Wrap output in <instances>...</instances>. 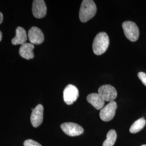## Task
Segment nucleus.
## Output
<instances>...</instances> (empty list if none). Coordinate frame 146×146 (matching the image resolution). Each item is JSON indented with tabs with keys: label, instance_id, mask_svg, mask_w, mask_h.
I'll return each mask as SVG.
<instances>
[{
	"label": "nucleus",
	"instance_id": "14",
	"mask_svg": "<svg viewBox=\"0 0 146 146\" xmlns=\"http://www.w3.org/2000/svg\"><path fill=\"white\" fill-rule=\"evenodd\" d=\"M146 121L143 117L135 121L131 125L129 131L131 133L135 134L141 131L146 125Z\"/></svg>",
	"mask_w": 146,
	"mask_h": 146
},
{
	"label": "nucleus",
	"instance_id": "2",
	"mask_svg": "<svg viewBox=\"0 0 146 146\" xmlns=\"http://www.w3.org/2000/svg\"><path fill=\"white\" fill-rule=\"evenodd\" d=\"M110 45V38L104 32L99 33L93 43V52L96 55H101L106 52Z\"/></svg>",
	"mask_w": 146,
	"mask_h": 146
},
{
	"label": "nucleus",
	"instance_id": "1",
	"mask_svg": "<svg viewBox=\"0 0 146 146\" xmlns=\"http://www.w3.org/2000/svg\"><path fill=\"white\" fill-rule=\"evenodd\" d=\"M97 8L93 0H84L82 1L80 12L79 18L82 22H86L92 19L96 13Z\"/></svg>",
	"mask_w": 146,
	"mask_h": 146
},
{
	"label": "nucleus",
	"instance_id": "18",
	"mask_svg": "<svg viewBox=\"0 0 146 146\" xmlns=\"http://www.w3.org/2000/svg\"><path fill=\"white\" fill-rule=\"evenodd\" d=\"M3 20V16L2 13L0 12V24L2 22Z\"/></svg>",
	"mask_w": 146,
	"mask_h": 146
},
{
	"label": "nucleus",
	"instance_id": "4",
	"mask_svg": "<svg viewBox=\"0 0 146 146\" xmlns=\"http://www.w3.org/2000/svg\"><path fill=\"white\" fill-rule=\"evenodd\" d=\"M116 109L117 104L116 102L114 101L110 102L100 110V117L101 119L106 122L111 121L115 116Z\"/></svg>",
	"mask_w": 146,
	"mask_h": 146
},
{
	"label": "nucleus",
	"instance_id": "19",
	"mask_svg": "<svg viewBox=\"0 0 146 146\" xmlns=\"http://www.w3.org/2000/svg\"><path fill=\"white\" fill-rule=\"evenodd\" d=\"M2 34L1 31H0V41L2 40Z\"/></svg>",
	"mask_w": 146,
	"mask_h": 146
},
{
	"label": "nucleus",
	"instance_id": "13",
	"mask_svg": "<svg viewBox=\"0 0 146 146\" xmlns=\"http://www.w3.org/2000/svg\"><path fill=\"white\" fill-rule=\"evenodd\" d=\"M27 35L24 28L21 27H18L16 29V35L12 40L11 43L14 45H22L26 43Z\"/></svg>",
	"mask_w": 146,
	"mask_h": 146
},
{
	"label": "nucleus",
	"instance_id": "5",
	"mask_svg": "<svg viewBox=\"0 0 146 146\" xmlns=\"http://www.w3.org/2000/svg\"><path fill=\"white\" fill-rule=\"evenodd\" d=\"M79 96L78 89L73 84H68L63 91V100L68 105L74 104Z\"/></svg>",
	"mask_w": 146,
	"mask_h": 146
},
{
	"label": "nucleus",
	"instance_id": "8",
	"mask_svg": "<svg viewBox=\"0 0 146 146\" xmlns=\"http://www.w3.org/2000/svg\"><path fill=\"white\" fill-rule=\"evenodd\" d=\"M32 11L33 15L37 19H41L46 15L47 6L43 0H35L33 3Z\"/></svg>",
	"mask_w": 146,
	"mask_h": 146
},
{
	"label": "nucleus",
	"instance_id": "12",
	"mask_svg": "<svg viewBox=\"0 0 146 146\" xmlns=\"http://www.w3.org/2000/svg\"><path fill=\"white\" fill-rule=\"evenodd\" d=\"M34 45L31 43H25L21 45L19 50V54L22 58L26 60H31L34 58L33 50Z\"/></svg>",
	"mask_w": 146,
	"mask_h": 146
},
{
	"label": "nucleus",
	"instance_id": "16",
	"mask_svg": "<svg viewBox=\"0 0 146 146\" xmlns=\"http://www.w3.org/2000/svg\"><path fill=\"white\" fill-rule=\"evenodd\" d=\"M23 146H42L41 144L37 142L36 141L31 139L27 140L23 143Z\"/></svg>",
	"mask_w": 146,
	"mask_h": 146
},
{
	"label": "nucleus",
	"instance_id": "10",
	"mask_svg": "<svg viewBox=\"0 0 146 146\" xmlns=\"http://www.w3.org/2000/svg\"><path fill=\"white\" fill-rule=\"evenodd\" d=\"M43 119V107L41 104H38L31 113V121L33 126L38 127L42 124Z\"/></svg>",
	"mask_w": 146,
	"mask_h": 146
},
{
	"label": "nucleus",
	"instance_id": "9",
	"mask_svg": "<svg viewBox=\"0 0 146 146\" xmlns=\"http://www.w3.org/2000/svg\"><path fill=\"white\" fill-rule=\"evenodd\" d=\"M28 37L31 44H40L44 41V35L40 29L36 27L31 28L28 31Z\"/></svg>",
	"mask_w": 146,
	"mask_h": 146
},
{
	"label": "nucleus",
	"instance_id": "17",
	"mask_svg": "<svg viewBox=\"0 0 146 146\" xmlns=\"http://www.w3.org/2000/svg\"><path fill=\"white\" fill-rule=\"evenodd\" d=\"M138 77L142 81L143 84L146 86V74L143 72H139L138 73Z\"/></svg>",
	"mask_w": 146,
	"mask_h": 146
},
{
	"label": "nucleus",
	"instance_id": "6",
	"mask_svg": "<svg viewBox=\"0 0 146 146\" xmlns=\"http://www.w3.org/2000/svg\"><path fill=\"white\" fill-rule=\"evenodd\" d=\"M98 92L105 101L109 102L113 101L117 95L115 88L110 84H106L101 86L99 88Z\"/></svg>",
	"mask_w": 146,
	"mask_h": 146
},
{
	"label": "nucleus",
	"instance_id": "20",
	"mask_svg": "<svg viewBox=\"0 0 146 146\" xmlns=\"http://www.w3.org/2000/svg\"><path fill=\"white\" fill-rule=\"evenodd\" d=\"M141 146H146V145H142Z\"/></svg>",
	"mask_w": 146,
	"mask_h": 146
},
{
	"label": "nucleus",
	"instance_id": "15",
	"mask_svg": "<svg viewBox=\"0 0 146 146\" xmlns=\"http://www.w3.org/2000/svg\"><path fill=\"white\" fill-rule=\"evenodd\" d=\"M117 135L115 130L111 129L107 134V139L104 142L102 146H113L116 140Z\"/></svg>",
	"mask_w": 146,
	"mask_h": 146
},
{
	"label": "nucleus",
	"instance_id": "11",
	"mask_svg": "<svg viewBox=\"0 0 146 146\" xmlns=\"http://www.w3.org/2000/svg\"><path fill=\"white\" fill-rule=\"evenodd\" d=\"M87 100L96 110H101L104 106L105 101L99 93L89 94Z\"/></svg>",
	"mask_w": 146,
	"mask_h": 146
},
{
	"label": "nucleus",
	"instance_id": "3",
	"mask_svg": "<svg viewBox=\"0 0 146 146\" xmlns=\"http://www.w3.org/2000/svg\"><path fill=\"white\" fill-rule=\"evenodd\" d=\"M122 28L125 37L131 42L136 41L139 37V29L132 21H125L122 24Z\"/></svg>",
	"mask_w": 146,
	"mask_h": 146
},
{
	"label": "nucleus",
	"instance_id": "7",
	"mask_svg": "<svg viewBox=\"0 0 146 146\" xmlns=\"http://www.w3.org/2000/svg\"><path fill=\"white\" fill-rule=\"evenodd\" d=\"M63 131L70 136H76L83 134L84 128L78 124L73 122L63 123L61 125Z\"/></svg>",
	"mask_w": 146,
	"mask_h": 146
}]
</instances>
